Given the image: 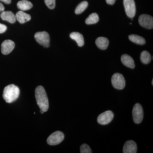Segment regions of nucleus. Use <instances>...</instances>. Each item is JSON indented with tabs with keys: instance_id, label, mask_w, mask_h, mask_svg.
<instances>
[{
	"instance_id": "1",
	"label": "nucleus",
	"mask_w": 153,
	"mask_h": 153,
	"mask_svg": "<svg viewBox=\"0 0 153 153\" xmlns=\"http://www.w3.org/2000/svg\"><path fill=\"white\" fill-rule=\"evenodd\" d=\"M35 96L37 104L41 110L44 112L47 111L49 108V100L47 93L43 86H38L36 88Z\"/></svg>"
},
{
	"instance_id": "2",
	"label": "nucleus",
	"mask_w": 153,
	"mask_h": 153,
	"mask_svg": "<svg viewBox=\"0 0 153 153\" xmlns=\"http://www.w3.org/2000/svg\"><path fill=\"white\" fill-rule=\"evenodd\" d=\"M20 94L19 88L14 84L7 85L3 91V97L7 103H10L19 98Z\"/></svg>"
},
{
	"instance_id": "3",
	"label": "nucleus",
	"mask_w": 153,
	"mask_h": 153,
	"mask_svg": "<svg viewBox=\"0 0 153 153\" xmlns=\"http://www.w3.org/2000/svg\"><path fill=\"white\" fill-rule=\"evenodd\" d=\"M111 83L113 87L118 90L123 89L125 87V79L120 73H116L113 74L111 77Z\"/></svg>"
},
{
	"instance_id": "4",
	"label": "nucleus",
	"mask_w": 153,
	"mask_h": 153,
	"mask_svg": "<svg viewBox=\"0 0 153 153\" xmlns=\"http://www.w3.org/2000/svg\"><path fill=\"white\" fill-rule=\"evenodd\" d=\"M64 135L62 132L55 131L51 134L47 140V143L50 146H55L59 144L63 140Z\"/></svg>"
},
{
	"instance_id": "5",
	"label": "nucleus",
	"mask_w": 153,
	"mask_h": 153,
	"mask_svg": "<svg viewBox=\"0 0 153 153\" xmlns=\"http://www.w3.org/2000/svg\"><path fill=\"white\" fill-rule=\"evenodd\" d=\"M132 116L134 122L140 124L143 118V111L142 107L140 103H136L134 105L132 110Z\"/></svg>"
},
{
	"instance_id": "6",
	"label": "nucleus",
	"mask_w": 153,
	"mask_h": 153,
	"mask_svg": "<svg viewBox=\"0 0 153 153\" xmlns=\"http://www.w3.org/2000/svg\"><path fill=\"white\" fill-rule=\"evenodd\" d=\"M35 38L38 44L45 47H48L50 43V37L46 32H38L35 34Z\"/></svg>"
},
{
	"instance_id": "7",
	"label": "nucleus",
	"mask_w": 153,
	"mask_h": 153,
	"mask_svg": "<svg viewBox=\"0 0 153 153\" xmlns=\"http://www.w3.org/2000/svg\"><path fill=\"white\" fill-rule=\"evenodd\" d=\"M114 117V114L111 111H107L102 113L97 117V122L102 125L108 124L111 122Z\"/></svg>"
},
{
	"instance_id": "8",
	"label": "nucleus",
	"mask_w": 153,
	"mask_h": 153,
	"mask_svg": "<svg viewBox=\"0 0 153 153\" xmlns=\"http://www.w3.org/2000/svg\"><path fill=\"white\" fill-rule=\"evenodd\" d=\"M124 6L126 15L132 19L136 13V6L134 0H123Z\"/></svg>"
},
{
	"instance_id": "9",
	"label": "nucleus",
	"mask_w": 153,
	"mask_h": 153,
	"mask_svg": "<svg viewBox=\"0 0 153 153\" xmlns=\"http://www.w3.org/2000/svg\"><path fill=\"white\" fill-rule=\"evenodd\" d=\"M139 23L141 26L148 29L153 27V18L149 15L143 14L139 18Z\"/></svg>"
},
{
	"instance_id": "10",
	"label": "nucleus",
	"mask_w": 153,
	"mask_h": 153,
	"mask_svg": "<svg viewBox=\"0 0 153 153\" xmlns=\"http://www.w3.org/2000/svg\"><path fill=\"white\" fill-rule=\"evenodd\" d=\"M15 44L13 41L10 40L4 41L1 45V51L4 55H7L10 53L14 49Z\"/></svg>"
},
{
	"instance_id": "11",
	"label": "nucleus",
	"mask_w": 153,
	"mask_h": 153,
	"mask_svg": "<svg viewBox=\"0 0 153 153\" xmlns=\"http://www.w3.org/2000/svg\"><path fill=\"white\" fill-rule=\"evenodd\" d=\"M137 144L133 140H128L124 145L123 153H136L137 152Z\"/></svg>"
},
{
	"instance_id": "12",
	"label": "nucleus",
	"mask_w": 153,
	"mask_h": 153,
	"mask_svg": "<svg viewBox=\"0 0 153 153\" xmlns=\"http://www.w3.org/2000/svg\"><path fill=\"white\" fill-rule=\"evenodd\" d=\"M1 19L3 21L14 24L16 21V15L11 11H3L0 15Z\"/></svg>"
},
{
	"instance_id": "13",
	"label": "nucleus",
	"mask_w": 153,
	"mask_h": 153,
	"mask_svg": "<svg viewBox=\"0 0 153 153\" xmlns=\"http://www.w3.org/2000/svg\"><path fill=\"white\" fill-rule=\"evenodd\" d=\"M121 60L123 65L128 68H134L135 67L134 61L129 55L124 54L121 56Z\"/></svg>"
},
{
	"instance_id": "14",
	"label": "nucleus",
	"mask_w": 153,
	"mask_h": 153,
	"mask_svg": "<svg viewBox=\"0 0 153 153\" xmlns=\"http://www.w3.org/2000/svg\"><path fill=\"white\" fill-rule=\"evenodd\" d=\"M16 20L21 23L24 24L26 22H29L31 20V16L29 14L26 13L22 10L19 11L16 15Z\"/></svg>"
},
{
	"instance_id": "15",
	"label": "nucleus",
	"mask_w": 153,
	"mask_h": 153,
	"mask_svg": "<svg viewBox=\"0 0 153 153\" xmlns=\"http://www.w3.org/2000/svg\"><path fill=\"white\" fill-rule=\"evenodd\" d=\"M96 44L99 49L105 50L108 47L109 41L105 37H99L96 40Z\"/></svg>"
},
{
	"instance_id": "16",
	"label": "nucleus",
	"mask_w": 153,
	"mask_h": 153,
	"mask_svg": "<svg viewBox=\"0 0 153 153\" xmlns=\"http://www.w3.org/2000/svg\"><path fill=\"white\" fill-rule=\"evenodd\" d=\"M70 38L76 41L79 47H81L84 45V38L82 34L77 32H73L70 35Z\"/></svg>"
},
{
	"instance_id": "17",
	"label": "nucleus",
	"mask_w": 153,
	"mask_h": 153,
	"mask_svg": "<svg viewBox=\"0 0 153 153\" xmlns=\"http://www.w3.org/2000/svg\"><path fill=\"white\" fill-rule=\"evenodd\" d=\"M33 4L27 0H22L19 1L17 4L18 8L22 11H27L33 7Z\"/></svg>"
},
{
	"instance_id": "18",
	"label": "nucleus",
	"mask_w": 153,
	"mask_h": 153,
	"mask_svg": "<svg viewBox=\"0 0 153 153\" xmlns=\"http://www.w3.org/2000/svg\"><path fill=\"white\" fill-rule=\"evenodd\" d=\"M129 39L132 42L139 45H143L146 43L144 38L136 35H131L129 36Z\"/></svg>"
},
{
	"instance_id": "19",
	"label": "nucleus",
	"mask_w": 153,
	"mask_h": 153,
	"mask_svg": "<svg viewBox=\"0 0 153 153\" xmlns=\"http://www.w3.org/2000/svg\"><path fill=\"white\" fill-rule=\"evenodd\" d=\"M99 20V18L98 15L96 13H93L89 15L85 20V23L87 25H92V24H96L98 22Z\"/></svg>"
},
{
	"instance_id": "20",
	"label": "nucleus",
	"mask_w": 153,
	"mask_h": 153,
	"mask_svg": "<svg viewBox=\"0 0 153 153\" xmlns=\"http://www.w3.org/2000/svg\"><path fill=\"white\" fill-rule=\"evenodd\" d=\"M140 60L144 64H147L150 63L151 56L150 54L146 51H144L141 54Z\"/></svg>"
},
{
	"instance_id": "21",
	"label": "nucleus",
	"mask_w": 153,
	"mask_h": 153,
	"mask_svg": "<svg viewBox=\"0 0 153 153\" xmlns=\"http://www.w3.org/2000/svg\"><path fill=\"white\" fill-rule=\"evenodd\" d=\"M88 6V3L86 1H84L76 7L75 9V13L76 14H81L85 9L87 8Z\"/></svg>"
},
{
	"instance_id": "22",
	"label": "nucleus",
	"mask_w": 153,
	"mask_h": 153,
	"mask_svg": "<svg viewBox=\"0 0 153 153\" xmlns=\"http://www.w3.org/2000/svg\"><path fill=\"white\" fill-rule=\"evenodd\" d=\"M80 151L81 153H92V151L90 147L86 144H83L81 145L80 146Z\"/></svg>"
},
{
	"instance_id": "23",
	"label": "nucleus",
	"mask_w": 153,
	"mask_h": 153,
	"mask_svg": "<svg viewBox=\"0 0 153 153\" xmlns=\"http://www.w3.org/2000/svg\"><path fill=\"white\" fill-rule=\"evenodd\" d=\"M46 5L50 9L55 8V0H44Z\"/></svg>"
},
{
	"instance_id": "24",
	"label": "nucleus",
	"mask_w": 153,
	"mask_h": 153,
	"mask_svg": "<svg viewBox=\"0 0 153 153\" xmlns=\"http://www.w3.org/2000/svg\"><path fill=\"white\" fill-rule=\"evenodd\" d=\"M7 30V26L3 24H0V34L4 33Z\"/></svg>"
},
{
	"instance_id": "25",
	"label": "nucleus",
	"mask_w": 153,
	"mask_h": 153,
	"mask_svg": "<svg viewBox=\"0 0 153 153\" xmlns=\"http://www.w3.org/2000/svg\"><path fill=\"white\" fill-rule=\"evenodd\" d=\"M106 3L108 4L113 5L115 2L116 0H105Z\"/></svg>"
},
{
	"instance_id": "26",
	"label": "nucleus",
	"mask_w": 153,
	"mask_h": 153,
	"mask_svg": "<svg viewBox=\"0 0 153 153\" xmlns=\"http://www.w3.org/2000/svg\"><path fill=\"white\" fill-rule=\"evenodd\" d=\"M4 10V7L1 3H0V12H3Z\"/></svg>"
},
{
	"instance_id": "27",
	"label": "nucleus",
	"mask_w": 153,
	"mask_h": 153,
	"mask_svg": "<svg viewBox=\"0 0 153 153\" xmlns=\"http://www.w3.org/2000/svg\"><path fill=\"white\" fill-rule=\"evenodd\" d=\"M6 4H10L11 3V0H0Z\"/></svg>"
},
{
	"instance_id": "28",
	"label": "nucleus",
	"mask_w": 153,
	"mask_h": 153,
	"mask_svg": "<svg viewBox=\"0 0 153 153\" xmlns=\"http://www.w3.org/2000/svg\"><path fill=\"white\" fill-rule=\"evenodd\" d=\"M152 85H153V79L152 80Z\"/></svg>"
}]
</instances>
